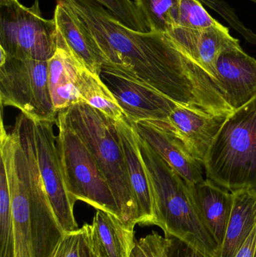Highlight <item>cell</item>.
Returning a JSON list of instances; mask_svg holds the SVG:
<instances>
[{"label": "cell", "mask_w": 256, "mask_h": 257, "mask_svg": "<svg viewBox=\"0 0 256 257\" xmlns=\"http://www.w3.org/2000/svg\"><path fill=\"white\" fill-rule=\"evenodd\" d=\"M76 16L103 61L102 68L129 75L174 99L185 81L181 54L167 33L135 31L96 0H56Z\"/></svg>", "instance_id": "cell-1"}, {"label": "cell", "mask_w": 256, "mask_h": 257, "mask_svg": "<svg viewBox=\"0 0 256 257\" xmlns=\"http://www.w3.org/2000/svg\"><path fill=\"white\" fill-rule=\"evenodd\" d=\"M138 144L151 184L156 226L166 238H179L204 254L219 257V246L200 219L187 183L138 134Z\"/></svg>", "instance_id": "cell-2"}, {"label": "cell", "mask_w": 256, "mask_h": 257, "mask_svg": "<svg viewBox=\"0 0 256 257\" xmlns=\"http://www.w3.org/2000/svg\"><path fill=\"white\" fill-rule=\"evenodd\" d=\"M66 111L72 127L86 144L106 178L120 219L126 226L135 229L138 208L115 121L85 102H78Z\"/></svg>", "instance_id": "cell-3"}, {"label": "cell", "mask_w": 256, "mask_h": 257, "mask_svg": "<svg viewBox=\"0 0 256 257\" xmlns=\"http://www.w3.org/2000/svg\"><path fill=\"white\" fill-rule=\"evenodd\" d=\"M204 167L207 179L231 193H256V96L228 116Z\"/></svg>", "instance_id": "cell-4"}, {"label": "cell", "mask_w": 256, "mask_h": 257, "mask_svg": "<svg viewBox=\"0 0 256 257\" xmlns=\"http://www.w3.org/2000/svg\"><path fill=\"white\" fill-rule=\"evenodd\" d=\"M56 124L58 128L56 142L59 158L72 200L82 201L120 219L108 181L93 154L71 125L66 109L57 114Z\"/></svg>", "instance_id": "cell-5"}, {"label": "cell", "mask_w": 256, "mask_h": 257, "mask_svg": "<svg viewBox=\"0 0 256 257\" xmlns=\"http://www.w3.org/2000/svg\"><path fill=\"white\" fill-rule=\"evenodd\" d=\"M54 18L42 16L39 0L26 7L19 0H0V48L20 59L48 61L57 48Z\"/></svg>", "instance_id": "cell-6"}, {"label": "cell", "mask_w": 256, "mask_h": 257, "mask_svg": "<svg viewBox=\"0 0 256 257\" xmlns=\"http://www.w3.org/2000/svg\"><path fill=\"white\" fill-rule=\"evenodd\" d=\"M1 50L0 100L33 120H57L48 87V61L20 59Z\"/></svg>", "instance_id": "cell-7"}, {"label": "cell", "mask_w": 256, "mask_h": 257, "mask_svg": "<svg viewBox=\"0 0 256 257\" xmlns=\"http://www.w3.org/2000/svg\"><path fill=\"white\" fill-rule=\"evenodd\" d=\"M25 153L34 257H49L64 232L48 197L38 166L31 120L21 117L14 126Z\"/></svg>", "instance_id": "cell-8"}, {"label": "cell", "mask_w": 256, "mask_h": 257, "mask_svg": "<svg viewBox=\"0 0 256 257\" xmlns=\"http://www.w3.org/2000/svg\"><path fill=\"white\" fill-rule=\"evenodd\" d=\"M0 156L10 192L15 240V257H34L25 153L15 130L1 127Z\"/></svg>", "instance_id": "cell-9"}, {"label": "cell", "mask_w": 256, "mask_h": 257, "mask_svg": "<svg viewBox=\"0 0 256 257\" xmlns=\"http://www.w3.org/2000/svg\"><path fill=\"white\" fill-rule=\"evenodd\" d=\"M31 120L38 166L56 217L63 232L78 230L74 214L75 202L68 193L54 136L57 120Z\"/></svg>", "instance_id": "cell-10"}, {"label": "cell", "mask_w": 256, "mask_h": 257, "mask_svg": "<svg viewBox=\"0 0 256 257\" xmlns=\"http://www.w3.org/2000/svg\"><path fill=\"white\" fill-rule=\"evenodd\" d=\"M100 78L131 123L165 121L177 105L147 84L117 71L102 68Z\"/></svg>", "instance_id": "cell-11"}, {"label": "cell", "mask_w": 256, "mask_h": 257, "mask_svg": "<svg viewBox=\"0 0 256 257\" xmlns=\"http://www.w3.org/2000/svg\"><path fill=\"white\" fill-rule=\"evenodd\" d=\"M216 81L227 103L237 110L256 96V60L241 47L225 50L216 63Z\"/></svg>", "instance_id": "cell-12"}, {"label": "cell", "mask_w": 256, "mask_h": 257, "mask_svg": "<svg viewBox=\"0 0 256 257\" xmlns=\"http://www.w3.org/2000/svg\"><path fill=\"white\" fill-rule=\"evenodd\" d=\"M140 137L163 158L187 184L204 181V166L185 144L160 121L131 123Z\"/></svg>", "instance_id": "cell-13"}, {"label": "cell", "mask_w": 256, "mask_h": 257, "mask_svg": "<svg viewBox=\"0 0 256 257\" xmlns=\"http://www.w3.org/2000/svg\"><path fill=\"white\" fill-rule=\"evenodd\" d=\"M124 153L129 184L138 208V222L141 226H156L151 184L138 144V134L129 120L115 122Z\"/></svg>", "instance_id": "cell-14"}, {"label": "cell", "mask_w": 256, "mask_h": 257, "mask_svg": "<svg viewBox=\"0 0 256 257\" xmlns=\"http://www.w3.org/2000/svg\"><path fill=\"white\" fill-rule=\"evenodd\" d=\"M227 117L198 112L177 105L168 120L160 122L185 144L204 166L209 150Z\"/></svg>", "instance_id": "cell-15"}, {"label": "cell", "mask_w": 256, "mask_h": 257, "mask_svg": "<svg viewBox=\"0 0 256 257\" xmlns=\"http://www.w3.org/2000/svg\"><path fill=\"white\" fill-rule=\"evenodd\" d=\"M168 33L180 49L201 65L216 80V63L225 50L240 47V41L230 34L228 27L205 30L175 27Z\"/></svg>", "instance_id": "cell-16"}, {"label": "cell", "mask_w": 256, "mask_h": 257, "mask_svg": "<svg viewBox=\"0 0 256 257\" xmlns=\"http://www.w3.org/2000/svg\"><path fill=\"white\" fill-rule=\"evenodd\" d=\"M187 185L200 219L220 248L232 210L233 193L207 178Z\"/></svg>", "instance_id": "cell-17"}, {"label": "cell", "mask_w": 256, "mask_h": 257, "mask_svg": "<svg viewBox=\"0 0 256 257\" xmlns=\"http://www.w3.org/2000/svg\"><path fill=\"white\" fill-rule=\"evenodd\" d=\"M48 64V87L55 112L58 114L82 102L78 88L79 69L82 63L67 49L58 36L57 51Z\"/></svg>", "instance_id": "cell-18"}, {"label": "cell", "mask_w": 256, "mask_h": 257, "mask_svg": "<svg viewBox=\"0 0 256 257\" xmlns=\"http://www.w3.org/2000/svg\"><path fill=\"white\" fill-rule=\"evenodd\" d=\"M95 250L102 257H130L135 231L119 217L97 210L93 223L84 224Z\"/></svg>", "instance_id": "cell-19"}, {"label": "cell", "mask_w": 256, "mask_h": 257, "mask_svg": "<svg viewBox=\"0 0 256 257\" xmlns=\"http://www.w3.org/2000/svg\"><path fill=\"white\" fill-rule=\"evenodd\" d=\"M54 19L58 36L67 49L90 72L100 76L103 66L102 57L76 16L67 7L57 3Z\"/></svg>", "instance_id": "cell-20"}, {"label": "cell", "mask_w": 256, "mask_h": 257, "mask_svg": "<svg viewBox=\"0 0 256 257\" xmlns=\"http://www.w3.org/2000/svg\"><path fill=\"white\" fill-rule=\"evenodd\" d=\"M232 193V210L219 257H234L256 225L255 192L240 190Z\"/></svg>", "instance_id": "cell-21"}, {"label": "cell", "mask_w": 256, "mask_h": 257, "mask_svg": "<svg viewBox=\"0 0 256 257\" xmlns=\"http://www.w3.org/2000/svg\"><path fill=\"white\" fill-rule=\"evenodd\" d=\"M78 88L82 102H87L114 121L128 120L115 96L100 76L92 73L83 64L79 69Z\"/></svg>", "instance_id": "cell-22"}, {"label": "cell", "mask_w": 256, "mask_h": 257, "mask_svg": "<svg viewBox=\"0 0 256 257\" xmlns=\"http://www.w3.org/2000/svg\"><path fill=\"white\" fill-rule=\"evenodd\" d=\"M150 31L165 33L177 27L179 0H135Z\"/></svg>", "instance_id": "cell-23"}, {"label": "cell", "mask_w": 256, "mask_h": 257, "mask_svg": "<svg viewBox=\"0 0 256 257\" xmlns=\"http://www.w3.org/2000/svg\"><path fill=\"white\" fill-rule=\"evenodd\" d=\"M0 257H15L10 192L4 164L0 169Z\"/></svg>", "instance_id": "cell-24"}, {"label": "cell", "mask_w": 256, "mask_h": 257, "mask_svg": "<svg viewBox=\"0 0 256 257\" xmlns=\"http://www.w3.org/2000/svg\"><path fill=\"white\" fill-rule=\"evenodd\" d=\"M177 27L205 30L222 29L225 26L213 18L199 0H179Z\"/></svg>", "instance_id": "cell-25"}, {"label": "cell", "mask_w": 256, "mask_h": 257, "mask_svg": "<svg viewBox=\"0 0 256 257\" xmlns=\"http://www.w3.org/2000/svg\"><path fill=\"white\" fill-rule=\"evenodd\" d=\"M122 24L135 31L150 32L147 21L132 0H96Z\"/></svg>", "instance_id": "cell-26"}, {"label": "cell", "mask_w": 256, "mask_h": 257, "mask_svg": "<svg viewBox=\"0 0 256 257\" xmlns=\"http://www.w3.org/2000/svg\"><path fill=\"white\" fill-rule=\"evenodd\" d=\"M167 246V238L153 231L147 236L135 240L130 257H168Z\"/></svg>", "instance_id": "cell-27"}, {"label": "cell", "mask_w": 256, "mask_h": 257, "mask_svg": "<svg viewBox=\"0 0 256 257\" xmlns=\"http://www.w3.org/2000/svg\"><path fill=\"white\" fill-rule=\"evenodd\" d=\"M81 228L73 232H64L49 257H81Z\"/></svg>", "instance_id": "cell-28"}, {"label": "cell", "mask_w": 256, "mask_h": 257, "mask_svg": "<svg viewBox=\"0 0 256 257\" xmlns=\"http://www.w3.org/2000/svg\"><path fill=\"white\" fill-rule=\"evenodd\" d=\"M167 240V252L168 257H211L191 247L189 244H186L179 238L168 237Z\"/></svg>", "instance_id": "cell-29"}, {"label": "cell", "mask_w": 256, "mask_h": 257, "mask_svg": "<svg viewBox=\"0 0 256 257\" xmlns=\"http://www.w3.org/2000/svg\"><path fill=\"white\" fill-rule=\"evenodd\" d=\"M81 229V241H80V256L81 257H102L98 254L93 247V243L90 239V235L86 229L85 226H83Z\"/></svg>", "instance_id": "cell-30"}, {"label": "cell", "mask_w": 256, "mask_h": 257, "mask_svg": "<svg viewBox=\"0 0 256 257\" xmlns=\"http://www.w3.org/2000/svg\"><path fill=\"white\" fill-rule=\"evenodd\" d=\"M234 257H256V225Z\"/></svg>", "instance_id": "cell-31"}, {"label": "cell", "mask_w": 256, "mask_h": 257, "mask_svg": "<svg viewBox=\"0 0 256 257\" xmlns=\"http://www.w3.org/2000/svg\"><path fill=\"white\" fill-rule=\"evenodd\" d=\"M249 1L252 2V3H255L256 4V0H249Z\"/></svg>", "instance_id": "cell-32"}]
</instances>
